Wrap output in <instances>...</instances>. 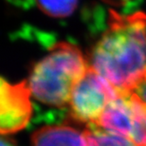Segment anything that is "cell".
Returning <instances> with one entry per match:
<instances>
[{"label": "cell", "mask_w": 146, "mask_h": 146, "mask_svg": "<svg viewBox=\"0 0 146 146\" xmlns=\"http://www.w3.org/2000/svg\"><path fill=\"white\" fill-rule=\"evenodd\" d=\"M90 66L119 93L146 82V14L110 11L107 30L92 49Z\"/></svg>", "instance_id": "obj_1"}, {"label": "cell", "mask_w": 146, "mask_h": 146, "mask_svg": "<svg viewBox=\"0 0 146 146\" xmlns=\"http://www.w3.org/2000/svg\"><path fill=\"white\" fill-rule=\"evenodd\" d=\"M88 66L78 46L68 42L55 44L31 69L27 80L31 96L49 106H68L76 84Z\"/></svg>", "instance_id": "obj_2"}, {"label": "cell", "mask_w": 146, "mask_h": 146, "mask_svg": "<svg viewBox=\"0 0 146 146\" xmlns=\"http://www.w3.org/2000/svg\"><path fill=\"white\" fill-rule=\"evenodd\" d=\"M119 94L89 65L71 94L68 103L70 115L75 121L87 126H96L106 107Z\"/></svg>", "instance_id": "obj_3"}, {"label": "cell", "mask_w": 146, "mask_h": 146, "mask_svg": "<svg viewBox=\"0 0 146 146\" xmlns=\"http://www.w3.org/2000/svg\"><path fill=\"white\" fill-rule=\"evenodd\" d=\"M96 126L146 146V104L134 93H121L109 104Z\"/></svg>", "instance_id": "obj_4"}, {"label": "cell", "mask_w": 146, "mask_h": 146, "mask_svg": "<svg viewBox=\"0 0 146 146\" xmlns=\"http://www.w3.org/2000/svg\"><path fill=\"white\" fill-rule=\"evenodd\" d=\"M31 115L33 103L28 81L13 84L0 77V135L23 130Z\"/></svg>", "instance_id": "obj_5"}, {"label": "cell", "mask_w": 146, "mask_h": 146, "mask_svg": "<svg viewBox=\"0 0 146 146\" xmlns=\"http://www.w3.org/2000/svg\"><path fill=\"white\" fill-rule=\"evenodd\" d=\"M31 146H87L86 136L69 125H46L31 137Z\"/></svg>", "instance_id": "obj_6"}, {"label": "cell", "mask_w": 146, "mask_h": 146, "mask_svg": "<svg viewBox=\"0 0 146 146\" xmlns=\"http://www.w3.org/2000/svg\"><path fill=\"white\" fill-rule=\"evenodd\" d=\"M87 146H137L130 139L107 132L98 126H87L84 130Z\"/></svg>", "instance_id": "obj_7"}, {"label": "cell", "mask_w": 146, "mask_h": 146, "mask_svg": "<svg viewBox=\"0 0 146 146\" xmlns=\"http://www.w3.org/2000/svg\"><path fill=\"white\" fill-rule=\"evenodd\" d=\"M44 13L55 18L68 17L74 13L79 0H35Z\"/></svg>", "instance_id": "obj_8"}, {"label": "cell", "mask_w": 146, "mask_h": 146, "mask_svg": "<svg viewBox=\"0 0 146 146\" xmlns=\"http://www.w3.org/2000/svg\"><path fill=\"white\" fill-rule=\"evenodd\" d=\"M132 93L136 94L144 104H146V82H144L143 84H141V86Z\"/></svg>", "instance_id": "obj_9"}, {"label": "cell", "mask_w": 146, "mask_h": 146, "mask_svg": "<svg viewBox=\"0 0 146 146\" xmlns=\"http://www.w3.org/2000/svg\"><path fill=\"white\" fill-rule=\"evenodd\" d=\"M0 146H15L11 139L0 137Z\"/></svg>", "instance_id": "obj_10"}]
</instances>
